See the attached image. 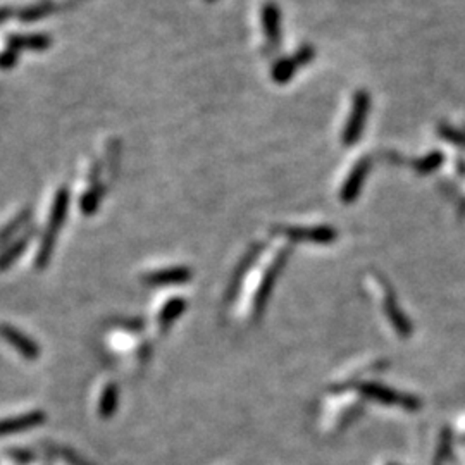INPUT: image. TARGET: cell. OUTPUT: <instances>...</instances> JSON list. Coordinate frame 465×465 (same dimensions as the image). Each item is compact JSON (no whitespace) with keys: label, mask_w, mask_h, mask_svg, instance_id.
I'll use <instances>...</instances> for the list:
<instances>
[{"label":"cell","mask_w":465,"mask_h":465,"mask_svg":"<svg viewBox=\"0 0 465 465\" xmlns=\"http://www.w3.org/2000/svg\"><path fill=\"white\" fill-rule=\"evenodd\" d=\"M68 207H69V193L68 189L62 188L59 189L57 195H55L54 203H52V212L50 217H48V224L45 233H43L42 243H40L38 255H36V269H45L50 262L52 252H54L55 240H57L59 229L62 228L66 221V215H68Z\"/></svg>","instance_id":"1"},{"label":"cell","mask_w":465,"mask_h":465,"mask_svg":"<svg viewBox=\"0 0 465 465\" xmlns=\"http://www.w3.org/2000/svg\"><path fill=\"white\" fill-rule=\"evenodd\" d=\"M369 107H371L369 95H367L366 92L357 93L355 100H353L352 114H350L347 128H345L343 133V143L347 145V147L355 145L357 140H359L360 135H362L364 124H366L367 114H369Z\"/></svg>","instance_id":"2"},{"label":"cell","mask_w":465,"mask_h":465,"mask_svg":"<svg viewBox=\"0 0 465 465\" xmlns=\"http://www.w3.org/2000/svg\"><path fill=\"white\" fill-rule=\"evenodd\" d=\"M0 338L16 350L26 360H36L40 357V347L36 341L26 336L20 329L10 324H0Z\"/></svg>","instance_id":"3"},{"label":"cell","mask_w":465,"mask_h":465,"mask_svg":"<svg viewBox=\"0 0 465 465\" xmlns=\"http://www.w3.org/2000/svg\"><path fill=\"white\" fill-rule=\"evenodd\" d=\"M312 57H314V48L312 47L300 48L295 55H292V57L285 59V61L278 62V64L274 66L273 78L278 81V83H285V81H288L289 78L295 74L296 69H300L303 64H307L308 61H312Z\"/></svg>","instance_id":"4"},{"label":"cell","mask_w":465,"mask_h":465,"mask_svg":"<svg viewBox=\"0 0 465 465\" xmlns=\"http://www.w3.org/2000/svg\"><path fill=\"white\" fill-rule=\"evenodd\" d=\"M369 171H371L369 159H362V161L355 164V167H353L352 173H350V176L347 178V181H345L343 189H341V199H343V202L350 203L357 199L364 181H366L367 174H369Z\"/></svg>","instance_id":"5"},{"label":"cell","mask_w":465,"mask_h":465,"mask_svg":"<svg viewBox=\"0 0 465 465\" xmlns=\"http://www.w3.org/2000/svg\"><path fill=\"white\" fill-rule=\"evenodd\" d=\"M43 420H45V414H43V412H29V414L20 415V417L0 420V436L23 433L26 429L40 426Z\"/></svg>","instance_id":"6"},{"label":"cell","mask_w":465,"mask_h":465,"mask_svg":"<svg viewBox=\"0 0 465 465\" xmlns=\"http://www.w3.org/2000/svg\"><path fill=\"white\" fill-rule=\"evenodd\" d=\"M262 26L267 40L273 45H276L279 40V28H281V16H279L278 7L273 2L267 3L262 10Z\"/></svg>","instance_id":"7"},{"label":"cell","mask_w":465,"mask_h":465,"mask_svg":"<svg viewBox=\"0 0 465 465\" xmlns=\"http://www.w3.org/2000/svg\"><path fill=\"white\" fill-rule=\"evenodd\" d=\"M29 236H31V233H28L26 236L20 238L16 243L10 245V247L7 248L2 255H0V271H6L7 267H10V264H13L17 257L23 255V252L26 250V247H28V243H29Z\"/></svg>","instance_id":"8"},{"label":"cell","mask_w":465,"mask_h":465,"mask_svg":"<svg viewBox=\"0 0 465 465\" xmlns=\"http://www.w3.org/2000/svg\"><path fill=\"white\" fill-rule=\"evenodd\" d=\"M293 238H299V240H307V241H331L334 238V233L329 228H315V229H292L289 231Z\"/></svg>","instance_id":"9"},{"label":"cell","mask_w":465,"mask_h":465,"mask_svg":"<svg viewBox=\"0 0 465 465\" xmlns=\"http://www.w3.org/2000/svg\"><path fill=\"white\" fill-rule=\"evenodd\" d=\"M50 43V38L45 35H28V36H14L10 38V45L17 48H31V50H42Z\"/></svg>","instance_id":"10"},{"label":"cell","mask_w":465,"mask_h":465,"mask_svg":"<svg viewBox=\"0 0 465 465\" xmlns=\"http://www.w3.org/2000/svg\"><path fill=\"white\" fill-rule=\"evenodd\" d=\"M443 164V154L441 152H431L427 154L426 157L419 159V161L414 162V169L417 171L419 174H429L433 171H436Z\"/></svg>","instance_id":"11"},{"label":"cell","mask_w":465,"mask_h":465,"mask_svg":"<svg viewBox=\"0 0 465 465\" xmlns=\"http://www.w3.org/2000/svg\"><path fill=\"white\" fill-rule=\"evenodd\" d=\"M116 401H117V389L116 386H107L106 392H103L102 400H100V415L103 417H109L110 414L116 408Z\"/></svg>","instance_id":"12"},{"label":"cell","mask_w":465,"mask_h":465,"mask_svg":"<svg viewBox=\"0 0 465 465\" xmlns=\"http://www.w3.org/2000/svg\"><path fill=\"white\" fill-rule=\"evenodd\" d=\"M28 215H29V212H23V214H20V215H17V217L14 219V221L10 222V224L7 226L6 229H2V231H0V245H3V243H6V241L9 240V238L13 236L14 233L17 231V229H20V228H23V224H24V221H26V219H28Z\"/></svg>","instance_id":"13"},{"label":"cell","mask_w":465,"mask_h":465,"mask_svg":"<svg viewBox=\"0 0 465 465\" xmlns=\"http://www.w3.org/2000/svg\"><path fill=\"white\" fill-rule=\"evenodd\" d=\"M50 3H40V6H35V7H28V9L23 13V20L24 21H35V20H40V17H43L45 14L50 13Z\"/></svg>","instance_id":"14"},{"label":"cell","mask_w":465,"mask_h":465,"mask_svg":"<svg viewBox=\"0 0 465 465\" xmlns=\"http://www.w3.org/2000/svg\"><path fill=\"white\" fill-rule=\"evenodd\" d=\"M9 16H10V10L6 9V7H2V9H0V23H2V21H6Z\"/></svg>","instance_id":"15"}]
</instances>
